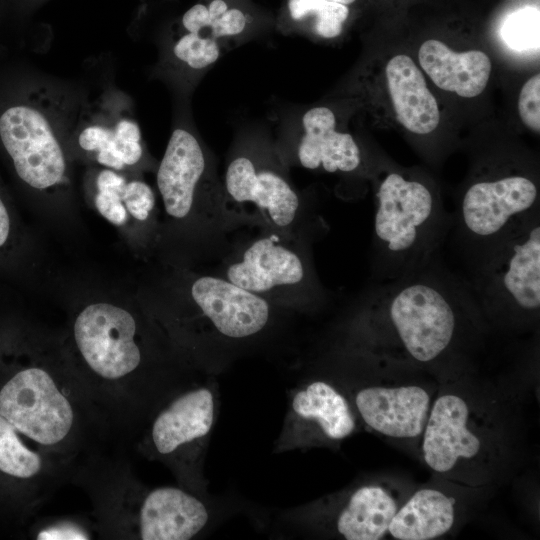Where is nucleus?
I'll return each mask as SVG.
<instances>
[{
    "mask_svg": "<svg viewBox=\"0 0 540 540\" xmlns=\"http://www.w3.org/2000/svg\"><path fill=\"white\" fill-rule=\"evenodd\" d=\"M83 188L90 207L114 226L133 254L152 259L160 209L156 192L142 176L87 167Z\"/></svg>",
    "mask_w": 540,
    "mask_h": 540,
    "instance_id": "12",
    "label": "nucleus"
},
{
    "mask_svg": "<svg viewBox=\"0 0 540 540\" xmlns=\"http://www.w3.org/2000/svg\"><path fill=\"white\" fill-rule=\"evenodd\" d=\"M518 112L522 122L532 131H540V75L535 74L521 88Z\"/></svg>",
    "mask_w": 540,
    "mask_h": 540,
    "instance_id": "28",
    "label": "nucleus"
},
{
    "mask_svg": "<svg viewBox=\"0 0 540 540\" xmlns=\"http://www.w3.org/2000/svg\"><path fill=\"white\" fill-rule=\"evenodd\" d=\"M171 55L181 67L198 71L219 59L221 46L212 38L184 32L171 44Z\"/></svg>",
    "mask_w": 540,
    "mask_h": 540,
    "instance_id": "26",
    "label": "nucleus"
},
{
    "mask_svg": "<svg viewBox=\"0 0 540 540\" xmlns=\"http://www.w3.org/2000/svg\"><path fill=\"white\" fill-rule=\"evenodd\" d=\"M210 521L208 506L197 496L177 487L149 491L137 514V535L142 540H188Z\"/></svg>",
    "mask_w": 540,
    "mask_h": 540,
    "instance_id": "17",
    "label": "nucleus"
},
{
    "mask_svg": "<svg viewBox=\"0 0 540 540\" xmlns=\"http://www.w3.org/2000/svg\"><path fill=\"white\" fill-rule=\"evenodd\" d=\"M221 182L229 210L246 227L317 238L327 229L290 182L281 155L266 144H240Z\"/></svg>",
    "mask_w": 540,
    "mask_h": 540,
    "instance_id": "8",
    "label": "nucleus"
},
{
    "mask_svg": "<svg viewBox=\"0 0 540 540\" xmlns=\"http://www.w3.org/2000/svg\"><path fill=\"white\" fill-rule=\"evenodd\" d=\"M52 288L68 311L62 342L72 365L118 382L166 355H177L134 287L91 276H56Z\"/></svg>",
    "mask_w": 540,
    "mask_h": 540,
    "instance_id": "4",
    "label": "nucleus"
},
{
    "mask_svg": "<svg viewBox=\"0 0 540 540\" xmlns=\"http://www.w3.org/2000/svg\"><path fill=\"white\" fill-rule=\"evenodd\" d=\"M218 411L213 386L191 388L171 400L154 418L149 441L153 452L173 462H189L197 471Z\"/></svg>",
    "mask_w": 540,
    "mask_h": 540,
    "instance_id": "15",
    "label": "nucleus"
},
{
    "mask_svg": "<svg viewBox=\"0 0 540 540\" xmlns=\"http://www.w3.org/2000/svg\"><path fill=\"white\" fill-rule=\"evenodd\" d=\"M400 507L388 487L367 483L344 494L329 517V527L347 540H379Z\"/></svg>",
    "mask_w": 540,
    "mask_h": 540,
    "instance_id": "19",
    "label": "nucleus"
},
{
    "mask_svg": "<svg viewBox=\"0 0 540 540\" xmlns=\"http://www.w3.org/2000/svg\"><path fill=\"white\" fill-rule=\"evenodd\" d=\"M482 326L468 280L441 255L417 272L366 288L339 325V339L379 360L424 367L459 360Z\"/></svg>",
    "mask_w": 540,
    "mask_h": 540,
    "instance_id": "1",
    "label": "nucleus"
},
{
    "mask_svg": "<svg viewBox=\"0 0 540 540\" xmlns=\"http://www.w3.org/2000/svg\"><path fill=\"white\" fill-rule=\"evenodd\" d=\"M329 1L341 3L344 5H349V4H352L355 0H329Z\"/></svg>",
    "mask_w": 540,
    "mask_h": 540,
    "instance_id": "31",
    "label": "nucleus"
},
{
    "mask_svg": "<svg viewBox=\"0 0 540 540\" xmlns=\"http://www.w3.org/2000/svg\"><path fill=\"white\" fill-rule=\"evenodd\" d=\"M370 272L388 282L417 272L442 255L452 214L433 187L400 171L387 172L374 192Z\"/></svg>",
    "mask_w": 540,
    "mask_h": 540,
    "instance_id": "6",
    "label": "nucleus"
},
{
    "mask_svg": "<svg viewBox=\"0 0 540 540\" xmlns=\"http://www.w3.org/2000/svg\"><path fill=\"white\" fill-rule=\"evenodd\" d=\"M161 201L155 252L157 262L200 267L224 258L246 227L228 208L222 182L196 134L175 127L156 168Z\"/></svg>",
    "mask_w": 540,
    "mask_h": 540,
    "instance_id": "3",
    "label": "nucleus"
},
{
    "mask_svg": "<svg viewBox=\"0 0 540 540\" xmlns=\"http://www.w3.org/2000/svg\"><path fill=\"white\" fill-rule=\"evenodd\" d=\"M487 448L488 440L465 397L445 392L433 400L421 447L424 462L432 471L455 475L479 462Z\"/></svg>",
    "mask_w": 540,
    "mask_h": 540,
    "instance_id": "14",
    "label": "nucleus"
},
{
    "mask_svg": "<svg viewBox=\"0 0 540 540\" xmlns=\"http://www.w3.org/2000/svg\"><path fill=\"white\" fill-rule=\"evenodd\" d=\"M12 214L0 194V250H5L13 241Z\"/></svg>",
    "mask_w": 540,
    "mask_h": 540,
    "instance_id": "30",
    "label": "nucleus"
},
{
    "mask_svg": "<svg viewBox=\"0 0 540 540\" xmlns=\"http://www.w3.org/2000/svg\"><path fill=\"white\" fill-rule=\"evenodd\" d=\"M352 403L329 380L311 378L295 387L288 400L277 453L340 442L354 433Z\"/></svg>",
    "mask_w": 540,
    "mask_h": 540,
    "instance_id": "13",
    "label": "nucleus"
},
{
    "mask_svg": "<svg viewBox=\"0 0 540 540\" xmlns=\"http://www.w3.org/2000/svg\"><path fill=\"white\" fill-rule=\"evenodd\" d=\"M80 96L44 83L38 104L14 105L0 116V140L18 178L33 193L43 223L64 234L81 227L68 150Z\"/></svg>",
    "mask_w": 540,
    "mask_h": 540,
    "instance_id": "5",
    "label": "nucleus"
},
{
    "mask_svg": "<svg viewBox=\"0 0 540 540\" xmlns=\"http://www.w3.org/2000/svg\"><path fill=\"white\" fill-rule=\"evenodd\" d=\"M246 24L245 14L239 9L228 8L224 0H213L208 6L197 3L182 16L184 32L216 41L241 34Z\"/></svg>",
    "mask_w": 540,
    "mask_h": 540,
    "instance_id": "23",
    "label": "nucleus"
},
{
    "mask_svg": "<svg viewBox=\"0 0 540 540\" xmlns=\"http://www.w3.org/2000/svg\"><path fill=\"white\" fill-rule=\"evenodd\" d=\"M68 150L74 162L133 176L154 167L139 124L124 93L105 88L94 98L81 94Z\"/></svg>",
    "mask_w": 540,
    "mask_h": 540,
    "instance_id": "11",
    "label": "nucleus"
},
{
    "mask_svg": "<svg viewBox=\"0 0 540 540\" xmlns=\"http://www.w3.org/2000/svg\"><path fill=\"white\" fill-rule=\"evenodd\" d=\"M455 518L452 497L439 489L421 488L400 505L388 533L398 540H431L448 533Z\"/></svg>",
    "mask_w": 540,
    "mask_h": 540,
    "instance_id": "22",
    "label": "nucleus"
},
{
    "mask_svg": "<svg viewBox=\"0 0 540 540\" xmlns=\"http://www.w3.org/2000/svg\"><path fill=\"white\" fill-rule=\"evenodd\" d=\"M45 469L42 455L26 445L0 414V471L18 479H32Z\"/></svg>",
    "mask_w": 540,
    "mask_h": 540,
    "instance_id": "24",
    "label": "nucleus"
},
{
    "mask_svg": "<svg viewBox=\"0 0 540 540\" xmlns=\"http://www.w3.org/2000/svg\"><path fill=\"white\" fill-rule=\"evenodd\" d=\"M91 536L81 526L71 522H59L42 528L36 535L38 540H86Z\"/></svg>",
    "mask_w": 540,
    "mask_h": 540,
    "instance_id": "29",
    "label": "nucleus"
},
{
    "mask_svg": "<svg viewBox=\"0 0 540 540\" xmlns=\"http://www.w3.org/2000/svg\"><path fill=\"white\" fill-rule=\"evenodd\" d=\"M287 6L294 21L314 17L313 31L325 39L339 36L349 16L347 5L329 0H288Z\"/></svg>",
    "mask_w": 540,
    "mask_h": 540,
    "instance_id": "25",
    "label": "nucleus"
},
{
    "mask_svg": "<svg viewBox=\"0 0 540 540\" xmlns=\"http://www.w3.org/2000/svg\"><path fill=\"white\" fill-rule=\"evenodd\" d=\"M418 60L439 88L465 98L478 96L490 77L491 61L484 52H455L435 39L420 46Z\"/></svg>",
    "mask_w": 540,
    "mask_h": 540,
    "instance_id": "21",
    "label": "nucleus"
},
{
    "mask_svg": "<svg viewBox=\"0 0 540 540\" xmlns=\"http://www.w3.org/2000/svg\"><path fill=\"white\" fill-rule=\"evenodd\" d=\"M465 277L487 325L512 330L534 327L540 314V211Z\"/></svg>",
    "mask_w": 540,
    "mask_h": 540,
    "instance_id": "9",
    "label": "nucleus"
},
{
    "mask_svg": "<svg viewBox=\"0 0 540 540\" xmlns=\"http://www.w3.org/2000/svg\"><path fill=\"white\" fill-rule=\"evenodd\" d=\"M385 73L399 123L415 134L433 132L440 120L438 104L414 61L407 55H396L387 63Z\"/></svg>",
    "mask_w": 540,
    "mask_h": 540,
    "instance_id": "20",
    "label": "nucleus"
},
{
    "mask_svg": "<svg viewBox=\"0 0 540 540\" xmlns=\"http://www.w3.org/2000/svg\"><path fill=\"white\" fill-rule=\"evenodd\" d=\"M66 358L62 340L51 338L38 361L17 371L0 389V414L43 449L58 448L75 426L74 407L54 370Z\"/></svg>",
    "mask_w": 540,
    "mask_h": 540,
    "instance_id": "10",
    "label": "nucleus"
},
{
    "mask_svg": "<svg viewBox=\"0 0 540 540\" xmlns=\"http://www.w3.org/2000/svg\"><path fill=\"white\" fill-rule=\"evenodd\" d=\"M247 240L236 239L213 273L286 311L313 313L330 293L316 272L310 235L257 229Z\"/></svg>",
    "mask_w": 540,
    "mask_h": 540,
    "instance_id": "7",
    "label": "nucleus"
},
{
    "mask_svg": "<svg viewBox=\"0 0 540 540\" xmlns=\"http://www.w3.org/2000/svg\"><path fill=\"white\" fill-rule=\"evenodd\" d=\"M154 262L135 292L180 357L221 364L262 341L288 312L200 267Z\"/></svg>",
    "mask_w": 540,
    "mask_h": 540,
    "instance_id": "2",
    "label": "nucleus"
},
{
    "mask_svg": "<svg viewBox=\"0 0 540 540\" xmlns=\"http://www.w3.org/2000/svg\"><path fill=\"white\" fill-rule=\"evenodd\" d=\"M432 402L430 392L420 385H369L355 392L352 406L373 431L407 440L422 435Z\"/></svg>",
    "mask_w": 540,
    "mask_h": 540,
    "instance_id": "16",
    "label": "nucleus"
},
{
    "mask_svg": "<svg viewBox=\"0 0 540 540\" xmlns=\"http://www.w3.org/2000/svg\"><path fill=\"white\" fill-rule=\"evenodd\" d=\"M302 128L295 148V159L301 167L327 173H352L360 167V148L351 134L336 130L331 109H309L302 117Z\"/></svg>",
    "mask_w": 540,
    "mask_h": 540,
    "instance_id": "18",
    "label": "nucleus"
},
{
    "mask_svg": "<svg viewBox=\"0 0 540 540\" xmlns=\"http://www.w3.org/2000/svg\"><path fill=\"white\" fill-rule=\"evenodd\" d=\"M506 44L517 51H527L539 47V11L526 7L509 15L502 27Z\"/></svg>",
    "mask_w": 540,
    "mask_h": 540,
    "instance_id": "27",
    "label": "nucleus"
}]
</instances>
